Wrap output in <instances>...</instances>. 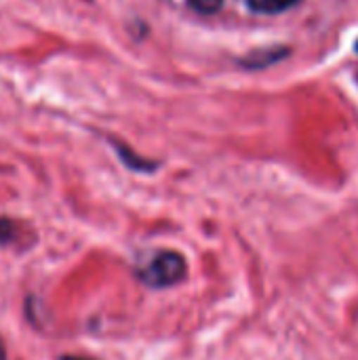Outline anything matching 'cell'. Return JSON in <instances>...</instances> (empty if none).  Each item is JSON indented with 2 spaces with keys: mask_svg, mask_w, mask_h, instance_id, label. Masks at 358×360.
Listing matches in <instances>:
<instances>
[{
  "mask_svg": "<svg viewBox=\"0 0 358 360\" xmlns=\"http://www.w3.org/2000/svg\"><path fill=\"white\" fill-rule=\"evenodd\" d=\"M135 274L150 289H169L186 281L188 262L179 251L160 249Z\"/></svg>",
  "mask_w": 358,
  "mask_h": 360,
  "instance_id": "obj_1",
  "label": "cell"
},
{
  "mask_svg": "<svg viewBox=\"0 0 358 360\" xmlns=\"http://www.w3.org/2000/svg\"><path fill=\"white\" fill-rule=\"evenodd\" d=\"M300 0H247V6L253 13H262V15H276L283 13L287 8H291L293 4H298Z\"/></svg>",
  "mask_w": 358,
  "mask_h": 360,
  "instance_id": "obj_2",
  "label": "cell"
},
{
  "mask_svg": "<svg viewBox=\"0 0 358 360\" xmlns=\"http://www.w3.org/2000/svg\"><path fill=\"white\" fill-rule=\"evenodd\" d=\"M118 154H120V158L131 167V169H137V171H152V169H156V165H152V162H146V160H141L139 156H133L127 148H122V146H118Z\"/></svg>",
  "mask_w": 358,
  "mask_h": 360,
  "instance_id": "obj_3",
  "label": "cell"
},
{
  "mask_svg": "<svg viewBox=\"0 0 358 360\" xmlns=\"http://www.w3.org/2000/svg\"><path fill=\"white\" fill-rule=\"evenodd\" d=\"M15 238H17V226H15V221H11L6 217H0V247L13 245Z\"/></svg>",
  "mask_w": 358,
  "mask_h": 360,
  "instance_id": "obj_4",
  "label": "cell"
},
{
  "mask_svg": "<svg viewBox=\"0 0 358 360\" xmlns=\"http://www.w3.org/2000/svg\"><path fill=\"white\" fill-rule=\"evenodd\" d=\"M188 4L203 15H211V13H217L222 8L224 0H188Z\"/></svg>",
  "mask_w": 358,
  "mask_h": 360,
  "instance_id": "obj_5",
  "label": "cell"
},
{
  "mask_svg": "<svg viewBox=\"0 0 358 360\" xmlns=\"http://www.w3.org/2000/svg\"><path fill=\"white\" fill-rule=\"evenodd\" d=\"M0 360H6V350H4V344L0 340Z\"/></svg>",
  "mask_w": 358,
  "mask_h": 360,
  "instance_id": "obj_6",
  "label": "cell"
},
{
  "mask_svg": "<svg viewBox=\"0 0 358 360\" xmlns=\"http://www.w3.org/2000/svg\"><path fill=\"white\" fill-rule=\"evenodd\" d=\"M59 360H93V359H84V356H61Z\"/></svg>",
  "mask_w": 358,
  "mask_h": 360,
  "instance_id": "obj_7",
  "label": "cell"
},
{
  "mask_svg": "<svg viewBox=\"0 0 358 360\" xmlns=\"http://www.w3.org/2000/svg\"><path fill=\"white\" fill-rule=\"evenodd\" d=\"M354 49H357V53H358V40H357V44H354Z\"/></svg>",
  "mask_w": 358,
  "mask_h": 360,
  "instance_id": "obj_8",
  "label": "cell"
}]
</instances>
